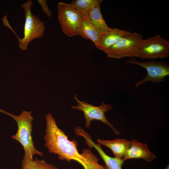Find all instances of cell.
<instances>
[{
  "mask_svg": "<svg viewBox=\"0 0 169 169\" xmlns=\"http://www.w3.org/2000/svg\"><path fill=\"white\" fill-rule=\"evenodd\" d=\"M46 127L44 139L49 151L58 155L59 159L70 162H78L84 169H106L98 163L99 159L89 149L85 148L80 154L75 140L70 141L65 132L57 125L51 114L46 116Z\"/></svg>",
  "mask_w": 169,
  "mask_h": 169,
  "instance_id": "6da1fadb",
  "label": "cell"
},
{
  "mask_svg": "<svg viewBox=\"0 0 169 169\" xmlns=\"http://www.w3.org/2000/svg\"><path fill=\"white\" fill-rule=\"evenodd\" d=\"M0 112L11 117L17 123L18 130L14 135L11 136V138L22 146L25 152L23 159L33 160V156L35 154L42 156L43 153L36 149L33 141L32 121L33 117L31 115L32 112L23 110L19 115H15L0 109Z\"/></svg>",
  "mask_w": 169,
  "mask_h": 169,
  "instance_id": "7a4b0ae2",
  "label": "cell"
},
{
  "mask_svg": "<svg viewBox=\"0 0 169 169\" xmlns=\"http://www.w3.org/2000/svg\"><path fill=\"white\" fill-rule=\"evenodd\" d=\"M33 3L32 0H28L21 5L25 18L23 38H20L10 25L8 26L18 37V46L22 51L27 49L29 44L33 40L41 38L45 29L44 23L37 16L32 13L31 7Z\"/></svg>",
  "mask_w": 169,
  "mask_h": 169,
  "instance_id": "3957f363",
  "label": "cell"
},
{
  "mask_svg": "<svg viewBox=\"0 0 169 169\" xmlns=\"http://www.w3.org/2000/svg\"><path fill=\"white\" fill-rule=\"evenodd\" d=\"M143 40L142 35L130 32L121 38L105 52L108 57L111 58L138 57Z\"/></svg>",
  "mask_w": 169,
  "mask_h": 169,
  "instance_id": "277c9868",
  "label": "cell"
},
{
  "mask_svg": "<svg viewBox=\"0 0 169 169\" xmlns=\"http://www.w3.org/2000/svg\"><path fill=\"white\" fill-rule=\"evenodd\" d=\"M58 18L63 32L69 37L78 35L82 15L69 4L59 2L57 5Z\"/></svg>",
  "mask_w": 169,
  "mask_h": 169,
  "instance_id": "5b68a950",
  "label": "cell"
},
{
  "mask_svg": "<svg viewBox=\"0 0 169 169\" xmlns=\"http://www.w3.org/2000/svg\"><path fill=\"white\" fill-rule=\"evenodd\" d=\"M74 98L78 104L77 105H73L71 107L83 112L86 121L85 126L86 128H90L92 121L96 120L100 121L108 125L115 134L118 135L120 134V132L114 127L105 116L106 111L112 109V106L111 105L106 104L103 101L100 105L95 106L90 104L80 101L77 98L76 95H74Z\"/></svg>",
  "mask_w": 169,
  "mask_h": 169,
  "instance_id": "8992f818",
  "label": "cell"
},
{
  "mask_svg": "<svg viewBox=\"0 0 169 169\" xmlns=\"http://www.w3.org/2000/svg\"><path fill=\"white\" fill-rule=\"evenodd\" d=\"M169 54V42L157 34L144 39L138 57L142 59H163L168 57Z\"/></svg>",
  "mask_w": 169,
  "mask_h": 169,
  "instance_id": "52a82bcc",
  "label": "cell"
},
{
  "mask_svg": "<svg viewBox=\"0 0 169 169\" xmlns=\"http://www.w3.org/2000/svg\"><path fill=\"white\" fill-rule=\"evenodd\" d=\"M129 64L136 65L145 68L147 74L141 80L136 82L135 87H137L147 82L158 83L163 82L165 78L169 75V66L162 62H156L153 60L142 62L132 59L126 61Z\"/></svg>",
  "mask_w": 169,
  "mask_h": 169,
  "instance_id": "ba28073f",
  "label": "cell"
},
{
  "mask_svg": "<svg viewBox=\"0 0 169 169\" xmlns=\"http://www.w3.org/2000/svg\"><path fill=\"white\" fill-rule=\"evenodd\" d=\"M75 133L77 135L81 136L85 138L87 145L90 148L94 147L96 149L104 161L106 169H122L124 162L122 159L115 156L111 157L107 155L102 149L100 145L95 143L90 135L81 127H78L75 131Z\"/></svg>",
  "mask_w": 169,
  "mask_h": 169,
  "instance_id": "9c48e42d",
  "label": "cell"
},
{
  "mask_svg": "<svg viewBox=\"0 0 169 169\" xmlns=\"http://www.w3.org/2000/svg\"><path fill=\"white\" fill-rule=\"evenodd\" d=\"M156 158V156L150 151L147 144L132 139L122 160L125 161L129 159L141 158L150 162Z\"/></svg>",
  "mask_w": 169,
  "mask_h": 169,
  "instance_id": "30bf717a",
  "label": "cell"
},
{
  "mask_svg": "<svg viewBox=\"0 0 169 169\" xmlns=\"http://www.w3.org/2000/svg\"><path fill=\"white\" fill-rule=\"evenodd\" d=\"M78 33V35L83 38L91 40L98 48L102 34L92 23L86 14L82 15Z\"/></svg>",
  "mask_w": 169,
  "mask_h": 169,
  "instance_id": "8fae6325",
  "label": "cell"
},
{
  "mask_svg": "<svg viewBox=\"0 0 169 169\" xmlns=\"http://www.w3.org/2000/svg\"><path fill=\"white\" fill-rule=\"evenodd\" d=\"M130 33L118 28H112L109 32L102 34L97 49L105 52L121 38Z\"/></svg>",
  "mask_w": 169,
  "mask_h": 169,
  "instance_id": "7c38bea8",
  "label": "cell"
},
{
  "mask_svg": "<svg viewBox=\"0 0 169 169\" xmlns=\"http://www.w3.org/2000/svg\"><path fill=\"white\" fill-rule=\"evenodd\" d=\"M97 142L110 149L115 157L122 159L129 146L130 141L125 139H117L112 140L97 139Z\"/></svg>",
  "mask_w": 169,
  "mask_h": 169,
  "instance_id": "4fadbf2b",
  "label": "cell"
},
{
  "mask_svg": "<svg viewBox=\"0 0 169 169\" xmlns=\"http://www.w3.org/2000/svg\"><path fill=\"white\" fill-rule=\"evenodd\" d=\"M96 28L102 34L110 31L112 28L107 25L102 16L100 4L94 6L85 14Z\"/></svg>",
  "mask_w": 169,
  "mask_h": 169,
  "instance_id": "5bb4252c",
  "label": "cell"
},
{
  "mask_svg": "<svg viewBox=\"0 0 169 169\" xmlns=\"http://www.w3.org/2000/svg\"><path fill=\"white\" fill-rule=\"evenodd\" d=\"M102 1V0H74L69 4L83 15L95 6L100 4Z\"/></svg>",
  "mask_w": 169,
  "mask_h": 169,
  "instance_id": "9a60e30c",
  "label": "cell"
},
{
  "mask_svg": "<svg viewBox=\"0 0 169 169\" xmlns=\"http://www.w3.org/2000/svg\"><path fill=\"white\" fill-rule=\"evenodd\" d=\"M22 169H59L54 165L48 163L44 159L39 160H23L22 161Z\"/></svg>",
  "mask_w": 169,
  "mask_h": 169,
  "instance_id": "2e32d148",
  "label": "cell"
},
{
  "mask_svg": "<svg viewBox=\"0 0 169 169\" xmlns=\"http://www.w3.org/2000/svg\"><path fill=\"white\" fill-rule=\"evenodd\" d=\"M38 2L41 6L44 13L46 14L49 18H50L51 16L52 12L48 8L47 1L45 0H38Z\"/></svg>",
  "mask_w": 169,
  "mask_h": 169,
  "instance_id": "e0dca14e",
  "label": "cell"
},
{
  "mask_svg": "<svg viewBox=\"0 0 169 169\" xmlns=\"http://www.w3.org/2000/svg\"><path fill=\"white\" fill-rule=\"evenodd\" d=\"M165 169H169V165H167V166L165 168Z\"/></svg>",
  "mask_w": 169,
  "mask_h": 169,
  "instance_id": "ac0fdd59",
  "label": "cell"
}]
</instances>
